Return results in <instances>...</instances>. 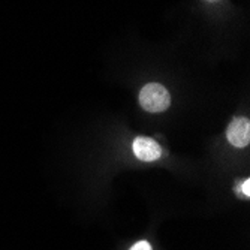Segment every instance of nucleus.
Instances as JSON below:
<instances>
[{"label":"nucleus","instance_id":"nucleus-3","mask_svg":"<svg viewBox=\"0 0 250 250\" xmlns=\"http://www.w3.org/2000/svg\"><path fill=\"white\" fill-rule=\"evenodd\" d=\"M133 153L135 156L140 159V161L144 162H153L157 161L162 154V150L159 147V144L156 141H153L151 138H146V136H140L133 141Z\"/></svg>","mask_w":250,"mask_h":250},{"label":"nucleus","instance_id":"nucleus-4","mask_svg":"<svg viewBox=\"0 0 250 250\" xmlns=\"http://www.w3.org/2000/svg\"><path fill=\"white\" fill-rule=\"evenodd\" d=\"M130 250H151V246L147 241H138L135 246H132Z\"/></svg>","mask_w":250,"mask_h":250},{"label":"nucleus","instance_id":"nucleus-5","mask_svg":"<svg viewBox=\"0 0 250 250\" xmlns=\"http://www.w3.org/2000/svg\"><path fill=\"white\" fill-rule=\"evenodd\" d=\"M241 190L244 193V196H250V180H246L243 186H241Z\"/></svg>","mask_w":250,"mask_h":250},{"label":"nucleus","instance_id":"nucleus-1","mask_svg":"<svg viewBox=\"0 0 250 250\" xmlns=\"http://www.w3.org/2000/svg\"><path fill=\"white\" fill-rule=\"evenodd\" d=\"M140 104L146 111L157 114V112H162L169 106L171 98H169L168 90L164 85L157 83H151V84H147L141 90Z\"/></svg>","mask_w":250,"mask_h":250},{"label":"nucleus","instance_id":"nucleus-2","mask_svg":"<svg viewBox=\"0 0 250 250\" xmlns=\"http://www.w3.org/2000/svg\"><path fill=\"white\" fill-rule=\"evenodd\" d=\"M226 136L228 141L237 147V148H244L250 143V122L246 117H238L231 122L226 130Z\"/></svg>","mask_w":250,"mask_h":250},{"label":"nucleus","instance_id":"nucleus-6","mask_svg":"<svg viewBox=\"0 0 250 250\" xmlns=\"http://www.w3.org/2000/svg\"><path fill=\"white\" fill-rule=\"evenodd\" d=\"M208 2H217V0H208Z\"/></svg>","mask_w":250,"mask_h":250}]
</instances>
